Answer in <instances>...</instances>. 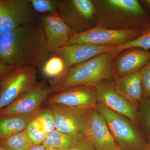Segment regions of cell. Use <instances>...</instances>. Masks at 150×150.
Wrapping results in <instances>:
<instances>
[{
    "mask_svg": "<svg viewBox=\"0 0 150 150\" xmlns=\"http://www.w3.org/2000/svg\"><path fill=\"white\" fill-rule=\"evenodd\" d=\"M51 54L37 17L0 39V61L13 67L37 69L42 67Z\"/></svg>",
    "mask_w": 150,
    "mask_h": 150,
    "instance_id": "obj_1",
    "label": "cell"
},
{
    "mask_svg": "<svg viewBox=\"0 0 150 150\" xmlns=\"http://www.w3.org/2000/svg\"><path fill=\"white\" fill-rule=\"evenodd\" d=\"M114 56L112 52H106L70 67L62 76L50 81L51 95L76 86L95 87L110 79Z\"/></svg>",
    "mask_w": 150,
    "mask_h": 150,
    "instance_id": "obj_2",
    "label": "cell"
},
{
    "mask_svg": "<svg viewBox=\"0 0 150 150\" xmlns=\"http://www.w3.org/2000/svg\"><path fill=\"white\" fill-rule=\"evenodd\" d=\"M96 110L104 118L118 147L123 150H145L148 144L138 126L123 115L98 103Z\"/></svg>",
    "mask_w": 150,
    "mask_h": 150,
    "instance_id": "obj_3",
    "label": "cell"
},
{
    "mask_svg": "<svg viewBox=\"0 0 150 150\" xmlns=\"http://www.w3.org/2000/svg\"><path fill=\"white\" fill-rule=\"evenodd\" d=\"M143 28L108 29L97 25L84 32L77 33L70 38L67 45L86 44L97 46H116L136 39Z\"/></svg>",
    "mask_w": 150,
    "mask_h": 150,
    "instance_id": "obj_4",
    "label": "cell"
},
{
    "mask_svg": "<svg viewBox=\"0 0 150 150\" xmlns=\"http://www.w3.org/2000/svg\"><path fill=\"white\" fill-rule=\"evenodd\" d=\"M37 69L16 67L0 81V110L8 106L37 83Z\"/></svg>",
    "mask_w": 150,
    "mask_h": 150,
    "instance_id": "obj_5",
    "label": "cell"
},
{
    "mask_svg": "<svg viewBox=\"0 0 150 150\" xmlns=\"http://www.w3.org/2000/svg\"><path fill=\"white\" fill-rule=\"evenodd\" d=\"M30 0H0V39L37 16Z\"/></svg>",
    "mask_w": 150,
    "mask_h": 150,
    "instance_id": "obj_6",
    "label": "cell"
},
{
    "mask_svg": "<svg viewBox=\"0 0 150 150\" xmlns=\"http://www.w3.org/2000/svg\"><path fill=\"white\" fill-rule=\"evenodd\" d=\"M95 9L93 2L90 0H62L57 12L65 23L77 33L88 30V24Z\"/></svg>",
    "mask_w": 150,
    "mask_h": 150,
    "instance_id": "obj_7",
    "label": "cell"
},
{
    "mask_svg": "<svg viewBox=\"0 0 150 150\" xmlns=\"http://www.w3.org/2000/svg\"><path fill=\"white\" fill-rule=\"evenodd\" d=\"M94 87L98 103L123 115L139 126L138 107L118 93L115 91L114 84L104 80Z\"/></svg>",
    "mask_w": 150,
    "mask_h": 150,
    "instance_id": "obj_8",
    "label": "cell"
},
{
    "mask_svg": "<svg viewBox=\"0 0 150 150\" xmlns=\"http://www.w3.org/2000/svg\"><path fill=\"white\" fill-rule=\"evenodd\" d=\"M51 94V87L46 81L37 82L18 99L0 110V116L33 113Z\"/></svg>",
    "mask_w": 150,
    "mask_h": 150,
    "instance_id": "obj_9",
    "label": "cell"
},
{
    "mask_svg": "<svg viewBox=\"0 0 150 150\" xmlns=\"http://www.w3.org/2000/svg\"><path fill=\"white\" fill-rule=\"evenodd\" d=\"M44 103L64 105L88 111L96 109L98 102L94 87L80 85L51 95Z\"/></svg>",
    "mask_w": 150,
    "mask_h": 150,
    "instance_id": "obj_10",
    "label": "cell"
},
{
    "mask_svg": "<svg viewBox=\"0 0 150 150\" xmlns=\"http://www.w3.org/2000/svg\"><path fill=\"white\" fill-rule=\"evenodd\" d=\"M37 17L44 30L51 54L66 46L70 38L76 33L65 23L57 11L40 14Z\"/></svg>",
    "mask_w": 150,
    "mask_h": 150,
    "instance_id": "obj_11",
    "label": "cell"
},
{
    "mask_svg": "<svg viewBox=\"0 0 150 150\" xmlns=\"http://www.w3.org/2000/svg\"><path fill=\"white\" fill-rule=\"evenodd\" d=\"M53 111L56 130L71 134H86L88 111L62 104L48 105Z\"/></svg>",
    "mask_w": 150,
    "mask_h": 150,
    "instance_id": "obj_12",
    "label": "cell"
},
{
    "mask_svg": "<svg viewBox=\"0 0 150 150\" xmlns=\"http://www.w3.org/2000/svg\"><path fill=\"white\" fill-rule=\"evenodd\" d=\"M85 134L96 150H115L120 148L104 118L96 109L88 111Z\"/></svg>",
    "mask_w": 150,
    "mask_h": 150,
    "instance_id": "obj_13",
    "label": "cell"
},
{
    "mask_svg": "<svg viewBox=\"0 0 150 150\" xmlns=\"http://www.w3.org/2000/svg\"><path fill=\"white\" fill-rule=\"evenodd\" d=\"M114 46H97L86 44L66 45L59 48L52 55L60 56L64 62L67 70L99 54L112 52Z\"/></svg>",
    "mask_w": 150,
    "mask_h": 150,
    "instance_id": "obj_14",
    "label": "cell"
},
{
    "mask_svg": "<svg viewBox=\"0 0 150 150\" xmlns=\"http://www.w3.org/2000/svg\"><path fill=\"white\" fill-rule=\"evenodd\" d=\"M122 52L115 64L116 71L121 77L139 71L150 59V51L138 47Z\"/></svg>",
    "mask_w": 150,
    "mask_h": 150,
    "instance_id": "obj_15",
    "label": "cell"
},
{
    "mask_svg": "<svg viewBox=\"0 0 150 150\" xmlns=\"http://www.w3.org/2000/svg\"><path fill=\"white\" fill-rule=\"evenodd\" d=\"M114 86L118 93L138 107L143 99L139 71L121 77Z\"/></svg>",
    "mask_w": 150,
    "mask_h": 150,
    "instance_id": "obj_16",
    "label": "cell"
},
{
    "mask_svg": "<svg viewBox=\"0 0 150 150\" xmlns=\"http://www.w3.org/2000/svg\"><path fill=\"white\" fill-rule=\"evenodd\" d=\"M33 114L0 116V141L26 129Z\"/></svg>",
    "mask_w": 150,
    "mask_h": 150,
    "instance_id": "obj_17",
    "label": "cell"
},
{
    "mask_svg": "<svg viewBox=\"0 0 150 150\" xmlns=\"http://www.w3.org/2000/svg\"><path fill=\"white\" fill-rule=\"evenodd\" d=\"M86 138V134H66L55 129L47 134L42 144L46 148L66 150L77 144Z\"/></svg>",
    "mask_w": 150,
    "mask_h": 150,
    "instance_id": "obj_18",
    "label": "cell"
},
{
    "mask_svg": "<svg viewBox=\"0 0 150 150\" xmlns=\"http://www.w3.org/2000/svg\"><path fill=\"white\" fill-rule=\"evenodd\" d=\"M33 145L26 129L0 141V146L8 150H28Z\"/></svg>",
    "mask_w": 150,
    "mask_h": 150,
    "instance_id": "obj_19",
    "label": "cell"
},
{
    "mask_svg": "<svg viewBox=\"0 0 150 150\" xmlns=\"http://www.w3.org/2000/svg\"><path fill=\"white\" fill-rule=\"evenodd\" d=\"M138 47L148 51L150 49V23L143 28L141 35L134 40L120 46H114L112 51L114 56L128 48Z\"/></svg>",
    "mask_w": 150,
    "mask_h": 150,
    "instance_id": "obj_20",
    "label": "cell"
},
{
    "mask_svg": "<svg viewBox=\"0 0 150 150\" xmlns=\"http://www.w3.org/2000/svg\"><path fill=\"white\" fill-rule=\"evenodd\" d=\"M41 67L43 75L52 79L59 77L67 70L63 59L60 56L54 55L50 56Z\"/></svg>",
    "mask_w": 150,
    "mask_h": 150,
    "instance_id": "obj_21",
    "label": "cell"
},
{
    "mask_svg": "<svg viewBox=\"0 0 150 150\" xmlns=\"http://www.w3.org/2000/svg\"><path fill=\"white\" fill-rule=\"evenodd\" d=\"M139 126L148 144H150V98L142 99L138 107ZM148 143V142H147Z\"/></svg>",
    "mask_w": 150,
    "mask_h": 150,
    "instance_id": "obj_22",
    "label": "cell"
},
{
    "mask_svg": "<svg viewBox=\"0 0 150 150\" xmlns=\"http://www.w3.org/2000/svg\"><path fill=\"white\" fill-rule=\"evenodd\" d=\"M32 118L47 134L56 129L54 114L49 107L45 108H40L33 113Z\"/></svg>",
    "mask_w": 150,
    "mask_h": 150,
    "instance_id": "obj_23",
    "label": "cell"
},
{
    "mask_svg": "<svg viewBox=\"0 0 150 150\" xmlns=\"http://www.w3.org/2000/svg\"><path fill=\"white\" fill-rule=\"evenodd\" d=\"M62 0H30L36 13L44 14L57 11Z\"/></svg>",
    "mask_w": 150,
    "mask_h": 150,
    "instance_id": "obj_24",
    "label": "cell"
},
{
    "mask_svg": "<svg viewBox=\"0 0 150 150\" xmlns=\"http://www.w3.org/2000/svg\"><path fill=\"white\" fill-rule=\"evenodd\" d=\"M26 130L33 145L43 144L47 136V134L41 129L32 118V115L28 124Z\"/></svg>",
    "mask_w": 150,
    "mask_h": 150,
    "instance_id": "obj_25",
    "label": "cell"
},
{
    "mask_svg": "<svg viewBox=\"0 0 150 150\" xmlns=\"http://www.w3.org/2000/svg\"><path fill=\"white\" fill-rule=\"evenodd\" d=\"M143 98H150V59L139 71Z\"/></svg>",
    "mask_w": 150,
    "mask_h": 150,
    "instance_id": "obj_26",
    "label": "cell"
},
{
    "mask_svg": "<svg viewBox=\"0 0 150 150\" xmlns=\"http://www.w3.org/2000/svg\"><path fill=\"white\" fill-rule=\"evenodd\" d=\"M66 150H96L89 140L86 138L77 144Z\"/></svg>",
    "mask_w": 150,
    "mask_h": 150,
    "instance_id": "obj_27",
    "label": "cell"
},
{
    "mask_svg": "<svg viewBox=\"0 0 150 150\" xmlns=\"http://www.w3.org/2000/svg\"><path fill=\"white\" fill-rule=\"evenodd\" d=\"M16 67H13L0 61V81L5 76Z\"/></svg>",
    "mask_w": 150,
    "mask_h": 150,
    "instance_id": "obj_28",
    "label": "cell"
},
{
    "mask_svg": "<svg viewBox=\"0 0 150 150\" xmlns=\"http://www.w3.org/2000/svg\"><path fill=\"white\" fill-rule=\"evenodd\" d=\"M145 10L150 14V0H144L140 2Z\"/></svg>",
    "mask_w": 150,
    "mask_h": 150,
    "instance_id": "obj_29",
    "label": "cell"
},
{
    "mask_svg": "<svg viewBox=\"0 0 150 150\" xmlns=\"http://www.w3.org/2000/svg\"><path fill=\"white\" fill-rule=\"evenodd\" d=\"M46 148L44 147L43 144L34 145L28 150H46Z\"/></svg>",
    "mask_w": 150,
    "mask_h": 150,
    "instance_id": "obj_30",
    "label": "cell"
},
{
    "mask_svg": "<svg viewBox=\"0 0 150 150\" xmlns=\"http://www.w3.org/2000/svg\"><path fill=\"white\" fill-rule=\"evenodd\" d=\"M46 150H62L60 149H54L52 148H46Z\"/></svg>",
    "mask_w": 150,
    "mask_h": 150,
    "instance_id": "obj_31",
    "label": "cell"
},
{
    "mask_svg": "<svg viewBox=\"0 0 150 150\" xmlns=\"http://www.w3.org/2000/svg\"><path fill=\"white\" fill-rule=\"evenodd\" d=\"M145 150H150V144H148L147 147Z\"/></svg>",
    "mask_w": 150,
    "mask_h": 150,
    "instance_id": "obj_32",
    "label": "cell"
},
{
    "mask_svg": "<svg viewBox=\"0 0 150 150\" xmlns=\"http://www.w3.org/2000/svg\"><path fill=\"white\" fill-rule=\"evenodd\" d=\"M0 150H8L6 149H4V148L2 147L1 146H0Z\"/></svg>",
    "mask_w": 150,
    "mask_h": 150,
    "instance_id": "obj_33",
    "label": "cell"
},
{
    "mask_svg": "<svg viewBox=\"0 0 150 150\" xmlns=\"http://www.w3.org/2000/svg\"><path fill=\"white\" fill-rule=\"evenodd\" d=\"M115 150H123L121 149H120V148H118V149H116Z\"/></svg>",
    "mask_w": 150,
    "mask_h": 150,
    "instance_id": "obj_34",
    "label": "cell"
},
{
    "mask_svg": "<svg viewBox=\"0 0 150 150\" xmlns=\"http://www.w3.org/2000/svg\"><path fill=\"white\" fill-rule=\"evenodd\" d=\"M0 88H1V85H0Z\"/></svg>",
    "mask_w": 150,
    "mask_h": 150,
    "instance_id": "obj_35",
    "label": "cell"
}]
</instances>
